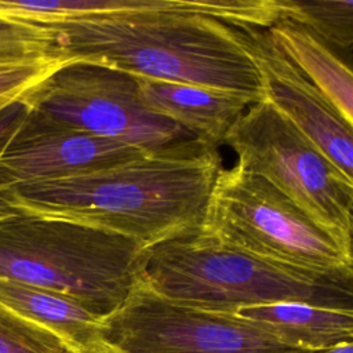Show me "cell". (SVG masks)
<instances>
[{"label":"cell","instance_id":"6da1fadb","mask_svg":"<svg viewBox=\"0 0 353 353\" xmlns=\"http://www.w3.org/2000/svg\"><path fill=\"white\" fill-rule=\"evenodd\" d=\"M221 168L218 148L196 139L101 171L19 186L0 200L150 248L197 232Z\"/></svg>","mask_w":353,"mask_h":353},{"label":"cell","instance_id":"7a4b0ae2","mask_svg":"<svg viewBox=\"0 0 353 353\" xmlns=\"http://www.w3.org/2000/svg\"><path fill=\"white\" fill-rule=\"evenodd\" d=\"M50 28L65 61L135 77L196 84L263 99L258 70L233 25L178 10H142L65 21Z\"/></svg>","mask_w":353,"mask_h":353},{"label":"cell","instance_id":"3957f363","mask_svg":"<svg viewBox=\"0 0 353 353\" xmlns=\"http://www.w3.org/2000/svg\"><path fill=\"white\" fill-rule=\"evenodd\" d=\"M145 251L117 233L0 200V277L66 295L101 319L139 283Z\"/></svg>","mask_w":353,"mask_h":353},{"label":"cell","instance_id":"277c9868","mask_svg":"<svg viewBox=\"0 0 353 353\" xmlns=\"http://www.w3.org/2000/svg\"><path fill=\"white\" fill-rule=\"evenodd\" d=\"M141 280L170 301L219 313L279 302L353 310V279L288 268L197 232L146 248Z\"/></svg>","mask_w":353,"mask_h":353},{"label":"cell","instance_id":"5b68a950","mask_svg":"<svg viewBox=\"0 0 353 353\" xmlns=\"http://www.w3.org/2000/svg\"><path fill=\"white\" fill-rule=\"evenodd\" d=\"M197 233L288 268L353 279L352 244L239 165L218 171Z\"/></svg>","mask_w":353,"mask_h":353},{"label":"cell","instance_id":"8992f818","mask_svg":"<svg viewBox=\"0 0 353 353\" xmlns=\"http://www.w3.org/2000/svg\"><path fill=\"white\" fill-rule=\"evenodd\" d=\"M237 156L236 165L270 182L320 225L352 244L353 179L262 99L250 105L223 142Z\"/></svg>","mask_w":353,"mask_h":353},{"label":"cell","instance_id":"52a82bcc","mask_svg":"<svg viewBox=\"0 0 353 353\" xmlns=\"http://www.w3.org/2000/svg\"><path fill=\"white\" fill-rule=\"evenodd\" d=\"M22 102L62 125L149 153L197 139L179 124L146 109L134 76L99 63L63 62Z\"/></svg>","mask_w":353,"mask_h":353},{"label":"cell","instance_id":"ba28073f","mask_svg":"<svg viewBox=\"0 0 353 353\" xmlns=\"http://www.w3.org/2000/svg\"><path fill=\"white\" fill-rule=\"evenodd\" d=\"M102 338L128 353H306L232 313L170 301L142 280L102 320Z\"/></svg>","mask_w":353,"mask_h":353},{"label":"cell","instance_id":"9c48e42d","mask_svg":"<svg viewBox=\"0 0 353 353\" xmlns=\"http://www.w3.org/2000/svg\"><path fill=\"white\" fill-rule=\"evenodd\" d=\"M149 152L62 125L28 108L0 156V194L19 186L72 178Z\"/></svg>","mask_w":353,"mask_h":353},{"label":"cell","instance_id":"30bf717a","mask_svg":"<svg viewBox=\"0 0 353 353\" xmlns=\"http://www.w3.org/2000/svg\"><path fill=\"white\" fill-rule=\"evenodd\" d=\"M233 28L258 70L263 99L353 179V125L347 124L325 97L274 47L265 28Z\"/></svg>","mask_w":353,"mask_h":353},{"label":"cell","instance_id":"8fae6325","mask_svg":"<svg viewBox=\"0 0 353 353\" xmlns=\"http://www.w3.org/2000/svg\"><path fill=\"white\" fill-rule=\"evenodd\" d=\"M135 77V76H134ZM141 102L199 141L218 148L237 117L252 103L248 95L196 84L135 77Z\"/></svg>","mask_w":353,"mask_h":353},{"label":"cell","instance_id":"7c38bea8","mask_svg":"<svg viewBox=\"0 0 353 353\" xmlns=\"http://www.w3.org/2000/svg\"><path fill=\"white\" fill-rule=\"evenodd\" d=\"M232 314L258 325L283 345L303 352L353 342V310L349 309L279 302L240 307Z\"/></svg>","mask_w":353,"mask_h":353},{"label":"cell","instance_id":"4fadbf2b","mask_svg":"<svg viewBox=\"0 0 353 353\" xmlns=\"http://www.w3.org/2000/svg\"><path fill=\"white\" fill-rule=\"evenodd\" d=\"M266 32L274 47L325 97L339 116L353 125L350 66L301 25L277 21L266 28Z\"/></svg>","mask_w":353,"mask_h":353},{"label":"cell","instance_id":"5bb4252c","mask_svg":"<svg viewBox=\"0 0 353 353\" xmlns=\"http://www.w3.org/2000/svg\"><path fill=\"white\" fill-rule=\"evenodd\" d=\"M0 303L57 335L72 353L102 338L103 319L59 292L0 277Z\"/></svg>","mask_w":353,"mask_h":353},{"label":"cell","instance_id":"9a60e30c","mask_svg":"<svg viewBox=\"0 0 353 353\" xmlns=\"http://www.w3.org/2000/svg\"><path fill=\"white\" fill-rule=\"evenodd\" d=\"M279 21L303 26L336 55L353 46V0H276Z\"/></svg>","mask_w":353,"mask_h":353},{"label":"cell","instance_id":"2e32d148","mask_svg":"<svg viewBox=\"0 0 353 353\" xmlns=\"http://www.w3.org/2000/svg\"><path fill=\"white\" fill-rule=\"evenodd\" d=\"M40 58H61L54 32L46 26L0 15V63Z\"/></svg>","mask_w":353,"mask_h":353},{"label":"cell","instance_id":"e0dca14e","mask_svg":"<svg viewBox=\"0 0 353 353\" xmlns=\"http://www.w3.org/2000/svg\"><path fill=\"white\" fill-rule=\"evenodd\" d=\"M0 353H72L52 332L0 303Z\"/></svg>","mask_w":353,"mask_h":353},{"label":"cell","instance_id":"ac0fdd59","mask_svg":"<svg viewBox=\"0 0 353 353\" xmlns=\"http://www.w3.org/2000/svg\"><path fill=\"white\" fill-rule=\"evenodd\" d=\"M63 62L68 61L62 58H40L0 63V113L10 105L21 101L36 84Z\"/></svg>","mask_w":353,"mask_h":353},{"label":"cell","instance_id":"d6986e66","mask_svg":"<svg viewBox=\"0 0 353 353\" xmlns=\"http://www.w3.org/2000/svg\"><path fill=\"white\" fill-rule=\"evenodd\" d=\"M28 112V106L21 101L10 105L0 113V156L7 148L10 139L18 130L22 123L25 114Z\"/></svg>","mask_w":353,"mask_h":353},{"label":"cell","instance_id":"ffe728a7","mask_svg":"<svg viewBox=\"0 0 353 353\" xmlns=\"http://www.w3.org/2000/svg\"><path fill=\"white\" fill-rule=\"evenodd\" d=\"M77 353H128V352H125V350L117 347L116 345L101 338L97 342H94L92 345H90L88 347H85Z\"/></svg>","mask_w":353,"mask_h":353},{"label":"cell","instance_id":"44dd1931","mask_svg":"<svg viewBox=\"0 0 353 353\" xmlns=\"http://www.w3.org/2000/svg\"><path fill=\"white\" fill-rule=\"evenodd\" d=\"M306 353H353V342H346L336 345L334 347L320 350V352H306Z\"/></svg>","mask_w":353,"mask_h":353}]
</instances>
